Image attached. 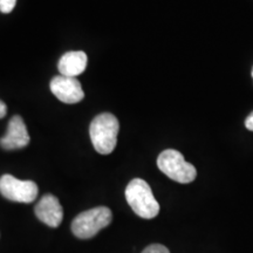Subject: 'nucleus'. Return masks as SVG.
Listing matches in <instances>:
<instances>
[{
    "label": "nucleus",
    "instance_id": "1",
    "mask_svg": "<svg viewBox=\"0 0 253 253\" xmlns=\"http://www.w3.org/2000/svg\"><path fill=\"white\" fill-rule=\"evenodd\" d=\"M120 131L119 120L110 113L97 115L90 123L89 135L95 150L101 155H109L115 149Z\"/></svg>",
    "mask_w": 253,
    "mask_h": 253
},
{
    "label": "nucleus",
    "instance_id": "2",
    "mask_svg": "<svg viewBox=\"0 0 253 253\" xmlns=\"http://www.w3.org/2000/svg\"><path fill=\"white\" fill-rule=\"evenodd\" d=\"M126 199L132 211L144 219H153L160 212V204L154 197L153 190L141 178L132 179L126 185Z\"/></svg>",
    "mask_w": 253,
    "mask_h": 253
},
{
    "label": "nucleus",
    "instance_id": "3",
    "mask_svg": "<svg viewBox=\"0 0 253 253\" xmlns=\"http://www.w3.org/2000/svg\"><path fill=\"white\" fill-rule=\"evenodd\" d=\"M113 214L109 208L99 207L79 213L72 221V231L80 239H89L112 223Z\"/></svg>",
    "mask_w": 253,
    "mask_h": 253
},
{
    "label": "nucleus",
    "instance_id": "4",
    "mask_svg": "<svg viewBox=\"0 0 253 253\" xmlns=\"http://www.w3.org/2000/svg\"><path fill=\"white\" fill-rule=\"evenodd\" d=\"M157 167L164 175L181 184L194 182L197 176L196 168L186 162L184 156L175 149H167L161 153L157 158Z\"/></svg>",
    "mask_w": 253,
    "mask_h": 253
},
{
    "label": "nucleus",
    "instance_id": "5",
    "mask_svg": "<svg viewBox=\"0 0 253 253\" xmlns=\"http://www.w3.org/2000/svg\"><path fill=\"white\" fill-rule=\"evenodd\" d=\"M38 185L33 181H20L12 175L0 177V194L2 197L18 203H32L37 199Z\"/></svg>",
    "mask_w": 253,
    "mask_h": 253
},
{
    "label": "nucleus",
    "instance_id": "6",
    "mask_svg": "<svg viewBox=\"0 0 253 253\" xmlns=\"http://www.w3.org/2000/svg\"><path fill=\"white\" fill-rule=\"evenodd\" d=\"M50 91L63 103H78L84 97L80 81L77 78L58 75L50 81Z\"/></svg>",
    "mask_w": 253,
    "mask_h": 253
},
{
    "label": "nucleus",
    "instance_id": "7",
    "mask_svg": "<svg viewBox=\"0 0 253 253\" xmlns=\"http://www.w3.org/2000/svg\"><path fill=\"white\" fill-rule=\"evenodd\" d=\"M28 143H30V135L26 125L20 116L15 115L9 120L7 132L0 140V145L5 150H15L25 148Z\"/></svg>",
    "mask_w": 253,
    "mask_h": 253
},
{
    "label": "nucleus",
    "instance_id": "8",
    "mask_svg": "<svg viewBox=\"0 0 253 253\" xmlns=\"http://www.w3.org/2000/svg\"><path fill=\"white\" fill-rule=\"evenodd\" d=\"M36 216L40 221L50 227H58L63 218V209L59 199L53 195H45L34 208Z\"/></svg>",
    "mask_w": 253,
    "mask_h": 253
},
{
    "label": "nucleus",
    "instance_id": "9",
    "mask_svg": "<svg viewBox=\"0 0 253 253\" xmlns=\"http://www.w3.org/2000/svg\"><path fill=\"white\" fill-rule=\"evenodd\" d=\"M87 54L82 50H73L63 54L60 59L58 68L61 75L71 78H77L82 74L87 67Z\"/></svg>",
    "mask_w": 253,
    "mask_h": 253
},
{
    "label": "nucleus",
    "instance_id": "10",
    "mask_svg": "<svg viewBox=\"0 0 253 253\" xmlns=\"http://www.w3.org/2000/svg\"><path fill=\"white\" fill-rule=\"evenodd\" d=\"M17 0H0V12L2 13H9L13 11Z\"/></svg>",
    "mask_w": 253,
    "mask_h": 253
},
{
    "label": "nucleus",
    "instance_id": "11",
    "mask_svg": "<svg viewBox=\"0 0 253 253\" xmlns=\"http://www.w3.org/2000/svg\"><path fill=\"white\" fill-rule=\"evenodd\" d=\"M142 253H170L164 245L161 244H153L145 248Z\"/></svg>",
    "mask_w": 253,
    "mask_h": 253
},
{
    "label": "nucleus",
    "instance_id": "12",
    "mask_svg": "<svg viewBox=\"0 0 253 253\" xmlns=\"http://www.w3.org/2000/svg\"><path fill=\"white\" fill-rule=\"evenodd\" d=\"M245 126L250 131H253V112L245 120Z\"/></svg>",
    "mask_w": 253,
    "mask_h": 253
},
{
    "label": "nucleus",
    "instance_id": "13",
    "mask_svg": "<svg viewBox=\"0 0 253 253\" xmlns=\"http://www.w3.org/2000/svg\"><path fill=\"white\" fill-rule=\"evenodd\" d=\"M6 114H7V107H6V104L0 100V119L5 118Z\"/></svg>",
    "mask_w": 253,
    "mask_h": 253
},
{
    "label": "nucleus",
    "instance_id": "14",
    "mask_svg": "<svg viewBox=\"0 0 253 253\" xmlns=\"http://www.w3.org/2000/svg\"><path fill=\"white\" fill-rule=\"evenodd\" d=\"M252 78H253V69H252Z\"/></svg>",
    "mask_w": 253,
    "mask_h": 253
}]
</instances>
